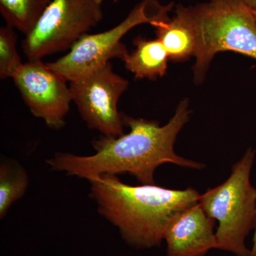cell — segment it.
Here are the masks:
<instances>
[{"instance_id":"1","label":"cell","mask_w":256,"mask_h":256,"mask_svg":"<svg viewBox=\"0 0 256 256\" xmlns=\"http://www.w3.org/2000/svg\"><path fill=\"white\" fill-rule=\"evenodd\" d=\"M191 110L186 99L178 104L174 116L160 126L156 121L124 116L130 132L118 137L104 136L92 142L95 154L76 156L57 153L46 160L50 169L88 181L102 175L128 173L142 184H156L154 172L160 166L172 163L191 169L204 165L178 156L174 143L178 133L190 120Z\"/></svg>"},{"instance_id":"8","label":"cell","mask_w":256,"mask_h":256,"mask_svg":"<svg viewBox=\"0 0 256 256\" xmlns=\"http://www.w3.org/2000/svg\"><path fill=\"white\" fill-rule=\"evenodd\" d=\"M12 80L32 114L43 120L52 129L65 126L72 102L65 79L42 60H34L23 64Z\"/></svg>"},{"instance_id":"7","label":"cell","mask_w":256,"mask_h":256,"mask_svg":"<svg viewBox=\"0 0 256 256\" xmlns=\"http://www.w3.org/2000/svg\"><path fill=\"white\" fill-rule=\"evenodd\" d=\"M128 86L129 82L114 72L110 62L69 82L72 102L88 127L111 137L124 134L118 104Z\"/></svg>"},{"instance_id":"4","label":"cell","mask_w":256,"mask_h":256,"mask_svg":"<svg viewBox=\"0 0 256 256\" xmlns=\"http://www.w3.org/2000/svg\"><path fill=\"white\" fill-rule=\"evenodd\" d=\"M192 11L196 34V84L203 82L218 52L230 50L256 60V18L242 0H210L192 6Z\"/></svg>"},{"instance_id":"15","label":"cell","mask_w":256,"mask_h":256,"mask_svg":"<svg viewBox=\"0 0 256 256\" xmlns=\"http://www.w3.org/2000/svg\"><path fill=\"white\" fill-rule=\"evenodd\" d=\"M250 256H256V227L255 228V232H254V238H252V248H250Z\"/></svg>"},{"instance_id":"3","label":"cell","mask_w":256,"mask_h":256,"mask_svg":"<svg viewBox=\"0 0 256 256\" xmlns=\"http://www.w3.org/2000/svg\"><path fill=\"white\" fill-rule=\"evenodd\" d=\"M255 156V150L248 148L232 166L229 178L198 200L207 214L218 222L217 249L236 256L252 254L246 239L256 227V188L250 182Z\"/></svg>"},{"instance_id":"6","label":"cell","mask_w":256,"mask_h":256,"mask_svg":"<svg viewBox=\"0 0 256 256\" xmlns=\"http://www.w3.org/2000/svg\"><path fill=\"white\" fill-rule=\"evenodd\" d=\"M104 0H52L34 28L25 35L28 60L70 50L104 18Z\"/></svg>"},{"instance_id":"5","label":"cell","mask_w":256,"mask_h":256,"mask_svg":"<svg viewBox=\"0 0 256 256\" xmlns=\"http://www.w3.org/2000/svg\"><path fill=\"white\" fill-rule=\"evenodd\" d=\"M173 3L160 4L158 0H142L118 24L107 31L82 37L66 54L47 63L48 68L67 82L87 75L112 58L124 60L128 52L121 42L133 28L144 24L152 26L169 16Z\"/></svg>"},{"instance_id":"16","label":"cell","mask_w":256,"mask_h":256,"mask_svg":"<svg viewBox=\"0 0 256 256\" xmlns=\"http://www.w3.org/2000/svg\"><path fill=\"white\" fill-rule=\"evenodd\" d=\"M245 4L250 6L252 9L256 10V0H242Z\"/></svg>"},{"instance_id":"13","label":"cell","mask_w":256,"mask_h":256,"mask_svg":"<svg viewBox=\"0 0 256 256\" xmlns=\"http://www.w3.org/2000/svg\"><path fill=\"white\" fill-rule=\"evenodd\" d=\"M52 0H0V13L6 24L26 35Z\"/></svg>"},{"instance_id":"17","label":"cell","mask_w":256,"mask_h":256,"mask_svg":"<svg viewBox=\"0 0 256 256\" xmlns=\"http://www.w3.org/2000/svg\"><path fill=\"white\" fill-rule=\"evenodd\" d=\"M254 14H255L256 18V10H254Z\"/></svg>"},{"instance_id":"14","label":"cell","mask_w":256,"mask_h":256,"mask_svg":"<svg viewBox=\"0 0 256 256\" xmlns=\"http://www.w3.org/2000/svg\"><path fill=\"white\" fill-rule=\"evenodd\" d=\"M18 36L14 28L5 25L0 28V78H12L22 66L18 50Z\"/></svg>"},{"instance_id":"12","label":"cell","mask_w":256,"mask_h":256,"mask_svg":"<svg viewBox=\"0 0 256 256\" xmlns=\"http://www.w3.org/2000/svg\"><path fill=\"white\" fill-rule=\"evenodd\" d=\"M28 186L26 170L14 160L0 164V218H4L13 204L22 198Z\"/></svg>"},{"instance_id":"2","label":"cell","mask_w":256,"mask_h":256,"mask_svg":"<svg viewBox=\"0 0 256 256\" xmlns=\"http://www.w3.org/2000/svg\"><path fill=\"white\" fill-rule=\"evenodd\" d=\"M89 196L102 217L119 229L122 239L136 248L159 246L170 220L198 203L196 190H170L156 184L131 186L116 175L89 181Z\"/></svg>"},{"instance_id":"9","label":"cell","mask_w":256,"mask_h":256,"mask_svg":"<svg viewBox=\"0 0 256 256\" xmlns=\"http://www.w3.org/2000/svg\"><path fill=\"white\" fill-rule=\"evenodd\" d=\"M215 222L198 202L178 212L165 230L168 256H204L217 249Z\"/></svg>"},{"instance_id":"10","label":"cell","mask_w":256,"mask_h":256,"mask_svg":"<svg viewBox=\"0 0 256 256\" xmlns=\"http://www.w3.org/2000/svg\"><path fill=\"white\" fill-rule=\"evenodd\" d=\"M156 30V38L162 44L170 60H184L194 56L196 34L192 6H176L172 18H164L152 25Z\"/></svg>"},{"instance_id":"11","label":"cell","mask_w":256,"mask_h":256,"mask_svg":"<svg viewBox=\"0 0 256 256\" xmlns=\"http://www.w3.org/2000/svg\"><path fill=\"white\" fill-rule=\"evenodd\" d=\"M134 44L136 50L124 60L126 68L137 79L162 77L166 74L170 57L161 42L158 38L146 40L138 36Z\"/></svg>"}]
</instances>
